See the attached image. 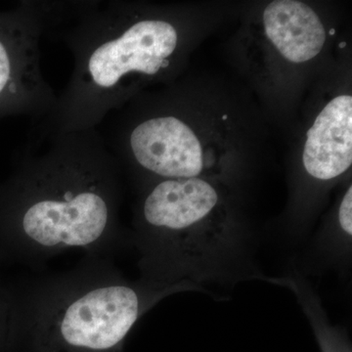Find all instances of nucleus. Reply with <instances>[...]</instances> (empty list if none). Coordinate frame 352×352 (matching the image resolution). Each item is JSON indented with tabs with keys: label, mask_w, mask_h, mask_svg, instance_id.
<instances>
[{
	"label": "nucleus",
	"mask_w": 352,
	"mask_h": 352,
	"mask_svg": "<svg viewBox=\"0 0 352 352\" xmlns=\"http://www.w3.org/2000/svg\"><path fill=\"white\" fill-rule=\"evenodd\" d=\"M120 166L98 129L30 139L0 183V263L41 267L69 250L109 256L120 223Z\"/></svg>",
	"instance_id": "f257e3e1"
},
{
	"label": "nucleus",
	"mask_w": 352,
	"mask_h": 352,
	"mask_svg": "<svg viewBox=\"0 0 352 352\" xmlns=\"http://www.w3.org/2000/svg\"><path fill=\"white\" fill-rule=\"evenodd\" d=\"M183 285L132 282L112 258L7 284L8 352H124L139 318Z\"/></svg>",
	"instance_id": "f03ea898"
},
{
	"label": "nucleus",
	"mask_w": 352,
	"mask_h": 352,
	"mask_svg": "<svg viewBox=\"0 0 352 352\" xmlns=\"http://www.w3.org/2000/svg\"><path fill=\"white\" fill-rule=\"evenodd\" d=\"M58 36L73 55V73L53 110L34 122L31 139L98 129L129 98L139 78L170 69L179 41L168 19L140 16L119 1H89Z\"/></svg>",
	"instance_id": "7ed1b4c3"
},
{
	"label": "nucleus",
	"mask_w": 352,
	"mask_h": 352,
	"mask_svg": "<svg viewBox=\"0 0 352 352\" xmlns=\"http://www.w3.org/2000/svg\"><path fill=\"white\" fill-rule=\"evenodd\" d=\"M47 29L41 1L0 11V118L30 116L36 122L55 107L41 66L39 41Z\"/></svg>",
	"instance_id": "20e7f679"
},
{
	"label": "nucleus",
	"mask_w": 352,
	"mask_h": 352,
	"mask_svg": "<svg viewBox=\"0 0 352 352\" xmlns=\"http://www.w3.org/2000/svg\"><path fill=\"white\" fill-rule=\"evenodd\" d=\"M303 164L310 175L330 180L352 164V98L337 97L323 109L307 132Z\"/></svg>",
	"instance_id": "39448f33"
},
{
	"label": "nucleus",
	"mask_w": 352,
	"mask_h": 352,
	"mask_svg": "<svg viewBox=\"0 0 352 352\" xmlns=\"http://www.w3.org/2000/svg\"><path fill=\"white\" fill-rule=\"evenodd\" d=\"M266 36L289 61L302 63L319 54L326 41L325 29L307 4L276 0L263 13Z\"/></svg>",
	"instance_id": "423d86ee"
},
{
	"label": "nucleus",
	"mask_w": 352,
	"mask_h": 352,
	"mask_svg": "<svg viewBox=\"0 0 352 352\" xmlns=\"http://www.w3.org/2000/svg\"><path fill=\"white\" fill-rule=\"evenodd\" d=\"M9 296L7 285L0 281V352H8Z\"/></svg>",
	"instance_id": "0eeeda50"
},
{
	"label": "nucleus",
	"mask_w": 352,
	"mask_h": 352,
	"mask_svg": "<svg viewBox=\"0 0 352 352\" xmlns=\"http://www.w3.org/2000/svg\"><path fill=\"white\" fill-rule=\"evenodd\" d=\"M339 220L342 231L347 235H352V187L347 190L340 204Z\"/></svg>",
	"instance_id": "6e6552de"
},
{
	"label": "nucleus",
	"mask_w": 352,
	"mask_h": 352,
	"mask_svg": "<svg viewBox=\"0 0 352 352\" xmlns=\"http://www.w3.org/2000/svg\"><path fill=\"white\" fill-rule=\"evenodd\" d=\"M320 344L323 352H351L349 347L333 344L332 340L325 337L321 338Z\"/></svg>",
	"instance_id": "1a4fd4ad"
},
{
	"label": "nucleus",
	"mask_w": 352,
	"mask_h": 352,
	"mask_svg": "<svg viewBox=\"0 0 352 352\" xmlns=\"http://www.w3.org/2000/svg\"><path fill=\"white\" fill-rule=\"evenodd\" d=\"M344 45H346V43H342V44H340V47H344Z\"/></svg>",
	"instance_id": "9d476101"
},
{
	"label": "nucleus",
	"mask_w": 352,
	"mask_h": 352,
	"mask_svg": "<svg viewBox=\"0 0 352 352\" xmlns=\"http://www.w3.org/2000/svg\"><path fill=\"white\" fill-rule=\"evenodd\" d=\"M330 34H335V31H333V30H331V31H330Z\"/></svg>",
	"instance_id": "9b49d317"
}]
</instances>
